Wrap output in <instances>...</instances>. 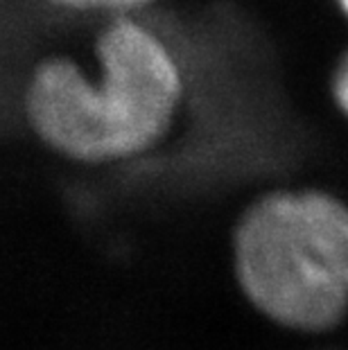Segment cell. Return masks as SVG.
Wrapping results in <instances>:
<instances>
[{
    "label": "cell",
    "mask_w": 348,
    "mask_h": 350,
    "mask_svg": "<svg viewBox=\"0 0 348 350\" xmlns=\"http://www.w3.org/2000/svg\"><path fill=\"white\" fill-rule=\"evenodd\" d=\"M330 98L339 116L348 122V46L339 55L330 72Z\"/></svg>",
    "instance_id": "cell-4"
},
{
    "label": "cell",
    "mask_w": 348,
    "mask_h": 350,
    "mask_svg": "<svg viewBox=\"0 0 348 350\" xmlns=\"http://www.w3.org/2000/svg\"><path fill=\"white\" fill-rule=\"evenodd\" d=\"M95 70L66 52L29 66L18 111L48 152L79 165L143 159L176 131L188 70L165 29L140 14L109 16L93 41Z\"/></svg>",
    "instance_id": "cell-1"
},
{
    "label": "cell",
    "mask_w": 348,
    "mask_h": 350,
    "mask_svg": "<svg viewBox=\"0 0 348 350\" xmlns=\"http://www.w3.org/2000/svg\"><path fill=\"white\" fill-rule=\"evenodd\" d=\"M233 265L271 321L330 330L348 314V201L319 185L263 192L233 228Z\"/></svg>",
    "instance_id": "cell-2"
},
{
    "label": "cell",
    "mask_w": 348,
    "mask_h": 350,
    "mask_svg": "<svg viewBox=\"0 0 348 350\" xmlns=\"http://www.w3.org/2000/svg\"><path fill=\"white\" fill-rule=\"evenodd\" d=\"M335 7H337L339 14H342L344 21L348 23V0H335Z\"/></svg>",
    "instance_id": "cell-5"
},
{
    "label": "cell",
    "mask_w": 348,
    "mask_h": 350,
    "mask_svg": "<svg viewBox=\"0 0 348 350\" xmlns=\"http://www.w3.org/2000/svg\"><path fill=\"white\" fill-rule=\"evenodd\" d=\"M50 10L64 14H102V16H122V14H143L152 10L159 0H41Z\"/></svg>",
    "instance_id": "cell-3"
}]
</instances>
